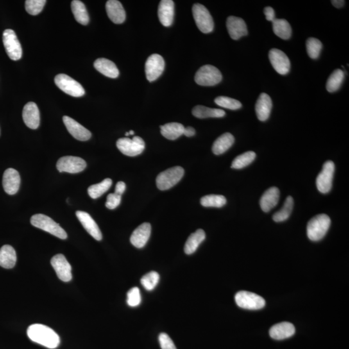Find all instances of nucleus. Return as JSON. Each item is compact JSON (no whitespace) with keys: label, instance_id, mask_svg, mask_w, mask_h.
I'll return each mask as SVG.
<instances>
[{"label":"nucleus","instance_id":"nucleus-1","mask_svg":"<svg viewBox=\"0 0 349 349\" xmlns=\"http://www.w3.org/2000/svg\"><path fill=\"white\" fill-rule=\"evenodd\" d=\"M27 336L31 340L49 348L58 347L60 337L52 328L42 324H33L27 329Z\"/></svg>","mask_w":349,"mask_h":349},{"label":"nucleus","instance_id":"nucleus-2","mask_svg":"<svg viewBox=\"0 0 349 349\" xmlns=\"http://www.w3.org/2000/svg\"><path fill=\"white\" fill-rule=\"evenodd\" d=\"M330 217L326 214L317 215L310 220L307 224L308 237L312 241H318L322 239L330 228Z\"/></svg>","mask_w":349,"mask_h":349},{"label":"nucleus","instance_id":"nucleus-3","mask_svg":"<svg viewBox=\"0 0 349 349\" xmlns=\"http://www.w3.org/2000/svg\"><path fill=\"white\" fill-rule=\"evenodd\" d=\"M31 223L35 227L51 233V234L60 238L61 239H67V233L61 227L60 224L56 223L55 221L47 215L44 214L34 215L31 217Z\"/></svg>","mask_w":349,"mask_h":349},{"label":"nucleus","instance_id":"nucleus-4","mask_svg":"<svg viewBox=\"0 0 349 349\" xmlns=\"http://www.w3.org/2000/svg\"><path fill=\"white\" fill-rule=\"evenodd\" d=\"M223 78L221 72L212 65H205L197 71L195 80L202 86H214L221 82Z\"/></svg>","mask_w":349,"mask_h":349},{"label":"nucleus","instance_id":"nucleus-5","mask_svg":"<svg viewBox=\"0 0 349 349\" xmlns=\"http://www.w3.org/2000/svg\"><path fill=\"white\" fill-rule=\"evenodd\" d=\"M192 12L197 26L202 33L208 34L214 30V20L205 6L200 4H195L193 6Z\"/></svg>","mask_w":349,"mask_h":349},{"label":"nucleus","instance_id":"nucleus-6","mask_svg":"<svg viewBox=\"0 0 349 349\" xmlns=\"http://www.w3.org/2000/svg\"><path fill=\"white\" fill-rule=\"evenodd\" d=\"M185 170L182 167L176 166L162 172L156 179L157 188L160 190L170 189L183 178Z\"/></svg>","mask_w":349,"mask_h":349},{"label":"nucleus","instance_id":"nucleus-7","mask_svg":"<svg viewBox=\"0 0 349 349\" xmlns=\"http://www.w3.org/2000/svg\"><path fill=\"white\" fill-rule=\"evenodd\" d=\"M235 302L238 307L247 310H259L265 306L261 296L248 291H240L235 294Z\"/></svg>","mask_w":349,"mask_h":349},{"label":"nucleus","instance_id":"nucleus-8","mask_svg":"<svg viewBox=\"0 0 349 349\" xmlns=\"http://www.w3.org/2000/svg\"><path fill=\"white\" fill-rule=\"evenodd\" d=\"M54 82L62 92L70 96L80 97L85 94V90L80 83L67 74H58L54 78Z\"/></svg>","mask_w":349,"mask_h":349},{"label":"nucleus","instance_id":"nucleus-9","mask_svg":"<svg viewBox=\"0 0 349 349\" xmlns=\"http://www.w3.org/2000/svg\"><path fill=\"white\" fill-rule=\"evenodd\" d=\"M117 146L124 155L135 157L143 152L145 143L142 138L135 136L132 139L128 137L121 138L117 140Z\"/></svg>","mask_w":349,"mask_h":349},{"label":"nucleus","instance_id":"nucleus-10","mask_svg":"<svg viewBox=\"0 0 349 349\" xmlns=\"http://www.w3.org/2000/svg\"><path fill=\"white\" fill-rule=\"evenodd\" d=\"M3 42L6 53L13 60H18L22 56L21 44L15 32L12 29H6L3 34Z\"/></svg>","mask_w":349,"mask_h":349},{"label":"nucleus","instance_id":"nucleus-11","mask_svg":"<svg viewBox=\"0 0 349 349\" xmlns=\"http://www.w3.org/2000/svg\"><path fill=\"white\" fill-rule=\"evenodd\" d=\"M334 171V163L331 160H328L324 164L322 170L316 179L317 188L322 194H327L331 190Z\"/></svg>","mask_w":349,"mask_h":349},{"label":"nucleus","instance_id":"nucleus-12","mask_svg":"<svg viewBox=\"0 0 349 349\" xmlns=\"http://www.w3.org/2000/svg\"><path fill=\"white\" fill-rule=\"evenodd\" d=\"M87 164L84 160L73 156H65L60 158L56 164L58 170L61 173H78L84 170Z\"/></svg>","mask_w":349,"mask_h":349},{"label":"nucleus","instance_id":"nucleus-13","mask_svg":"<svg viewBox=\"0 0 349 349\" xmlns=\"http://www.w3.org/2000/svg\"><path fill=\"white\" fill-rule=\"evenodd\" d=\"M165 67L164 58L158 54H151L145 65V72L149 81H153L162 74Z\"/></svg>","mask_w":349,"mask_h":349},{"label":"nucleus","instance_id":"nucleus-14","mask_svg":"<svg viewBox=\"0 0 349 349\" xmlns=\"http://www.w3.org/2000/svg\"><path fill=\"white\" fill-rule=\"evenodd\" d=\"M270 62L276 72L282 75L289 73L291 62L286 54L278 49H272L269 52Z\"/></svg>","mask_w":349,"mask_h":349},{"label":"nucleus","instance_id":"nucleus-15","mask_svg":"<svg viewBox=\"0 0 349 349\" xmlns=\"http://www.w3.org/2000/svg\"><path fill=\"white\" fill-rule=\"evenodd\" d=\"M51 264L60 280L63 282H69L71 280V266L64 255H54L51 260Z\"/></svg>","mask_w":349,"mask_h":349},{"label":"nucleus","instance_id":"nucleus-16","mask_svg":"<svg viewBox=\"0 0 349 349\" xmlns=\"http://www.w3.org/2000/svg\"><path fill=\"white\" fill-rule=\"evenodd\" d=\"M63 123L66 126L67 130L72 137L80 141H86L92 137L90 131L80 124L74 121L72 118L64 116L63 117Z\"/></svg>","mask_w":349,"mask_h":349},{"label":"nucleus","instance_id":"nucleus-17","mask_svg":"<svg viewBox=\"0 0 349 349\" xmlns=\"http://www.w3.org/2000/svg\"><path fill=\"white\" fill-rule=\"evenodd\" d=\"M23 120L28 128L36 130L40 125V112L37 105L33 102L27 103L23 110Z\"/></svg>","mask_w":349,"mask_h":349},{"label":"nucleus","instance_id":"nucleus-18","mask_svg":"<svg viewBox=\"0 0 349 349\" xmlns=\"http://www.w3.org/2000/svg\"><path fill=\"white\" fill-rule=\"evenodd\" d=\"M226 27L229 35L233 40H239L242 36L248 35L246 23L241 18L228 17L226 20Z\"/></svg>","mask_w":349,"mask_h":349},{"label":"nucleus","instance_id":"nucleus-19","mask_svg":"<svg viewBox=\"0 0 349 349\" xmlns=\"http://www.w3.org/2000/svg\"><path fill=\"white\" fill-rule=\"evenodd\" d=\"M77 218L82 224L83 228L85 229L88 233H90L95 239L97 241H101L103 239L101 231L97 225L96 222L91 217V215L87 212L82 211H77L76 212Z\"/></svg>","mask_w":349,"mask_h":349},{"label":"nucleus","instance_id":"nucleus-20","mask_svg":"<svg viewBox=\"0 0 349 349\" xmlns=\"http://www.w3.org/2000/svg\"><path fill=\"white\" fill-rule=\"evenodd\" d=\"M151 232V224L144 223L140 224L135 229L131 234L130 241L136 248H142L146 245L150 237Z\"/></svg>","mask_w":349,"mask_h":349},{"label":"nucleus","instance_id":"nucleus-21","mask_svg":"<svg viewBox=\"0 0 349 349\" xmlns=\"http://www.w3.org/2000/svg\"><path fill=\"white\" fill-rule=\"evenodd\" d=\"M21 179L19 173L13 168H9L4 172L3 187L9 195H15L19 190Z\"/></svg>","mask_w":349,"mask_h":349},{"label":"nucleus","instance_id":"nucleus-22","mask_svg":"<svg viewBox=\"0 0 349 349\" xmlns=\"http://www.w3.org/2000/svg\"><path fill=\"white\" fill-rule=\"evenodd\" d=\"M106 12L110 19L116 24H121L126 20L125 10L117 0H109L106 5Z\"/></svg>","mask_w":349,"mask_h":349},{"label":"nucleus","instance_id":"nucleus-23","mask_svg":"<svg viewBox=\"0 0 349 349\" xmlns=\"http://www.w3.org/2000/svg\"><path fill=\"white\" fill-rule=\"evenodd\" d=\"M296 329L293 324L282 322L276 324L270 330V336L276 340L289 338L295 334Z\"/></svg>","mask_w":349,"mask_h":349},{"label":"nucleus","instance_id":"nucleus-24","mask_svg":"<svg viewBox=\"0 0 349 349\" xmlns=\"http://www.w3.org/2000/svg\"><path fill=\"white\" fill-rule=\"evenodd\" d=\"M174 2L172 0H162L158 9V16L160 23L165 27L173 24L174 18Z\"/></svg>","mask_w":349,"mask_h":349},{"label":"nucleus","instance_id":"nucleus-25","mask_svg":"<svg viewBox=\"0 0 349 349\" xmlns=\"http://www.w3.org/2000/svg\"><path fill=\"white\" fill-rule=\"evenodd\" d=\"M273 108V102L271 97L266 94L259 95L255 104V112L257 119L260 121H266L269 119Z\"/></svg>","mask_w":349,"mask_h":349},{"label":"nucleus","instance_id":"nucleus-26","mask_svg":"<svg viewBox=\"0 0 349 349\" xmlns=\"http://www.w3.org/2000/svg\"><path fill=\"white\" fill-rule=\"evenodd\" d=\"M280 190L278 188L272 187L267 190L260 200L262 210L265 212H269L275 207L280 200Z\"/></svg>","mask_w":349,"mask_h":349},{"label":"nucleus","instance_id":"nucleus-27","mask_svg":"<svg viewBox=\"0 0 349 349\" xmlns=\"http://www.w3.org/2000/svg\"><path fill=\"white\" fill-rule=\"evenodd\" d=\"M94 67L97 71L109 78H116L119 75L117 65L108 59H97L94 63Z\"/></svg>","mask_w":349,"mask_h":349},{"label":"nucleus","instance_id":"nucleus-28","mask_svg":"<svg viewBox=\"0 0 349 349\" xmlns=\"http://www.w3.org/2000/svg\"><path fill=\"white\" fill-rule=\"evenodd\" d=\"M17 253L13 246L4 245L0 248V267L13 269L17 263Z\"/></svg>","mask_w":349,"mask_h":349},{"label":"nucleus","instance_id":"nucleus-29","mask_svg":"<svg viewBox=\"0 0 349 349\" xmlns=\"http://www.w3.org/2000/svg\"><path fill=\"white\" fill-rule=\"evenodd\" d=\"M234 137L230 133H225L215 140L212 146L215 155H219L226 152L234 143Z\"/></svg>","mask_w":349,"mask_h":349},{"label":"nucleus","instance_id":"nucleus-30","mask_svg":"<svg viewBox=\"0 0 349 349\" xmlns=\"http://www.w3.org/2000/svg\"><path fill=\"white\" fill-rule=\"evenodd\" d=\"M206 238L205 231L199 229L196 232L192 233L186 242L185 251L187 255L192 254L197 250L198 247Z\"/></svg>","mask_w":349,"mask_h":349},{"label":"nucleus","instance_id":"nucleus-31","mask_svg":"<svg viewBox=\"0 0 349 349\" xmlns=\"http://www.w3.org/2000/svg\"><path fill=\"white\" fill-rule=\"evenodd\" d=\"M185 127L178 122H171L160 126V132L163 137L169 140H176L184 135Z\"/></svg>","mask_w":349,"mask_h":349},{"label":"nucleus","instance_id":"nucleus-32","mask_svg":"<svg viewBox=\"0 0 349 349\" xmlns=\"http://www.w3.org/2000/svg\"><path fill=\"white\" fill-rule=\"evenodd\" d=\"M192 114L199 119L206 118H221L225 115V112L220 109L206 107L204 106H197L192 110Z\"/></svg>","mask_w":349,"mask_h":349},{"label":"nucleus","instance_id":"nucleus-33","mask_svg":"<svg viewBox=\"0 0 349 349\" xmlns=\"http://www.w3.org/2000/svg\"><path fill=\"white\" fill-rule=\"evenodd\" d=\"M71 10L77 22L86 26L90 22L89 15L85 5L78 0H74L71 3Z\"/></svg>","mask_w":349,"mask_h":349},{"label":"nucleus","instance_id":"nucleus-34","mask_svg":"<svg viewBox=\"0 0 349 349\" xmlns=\"http://www.w3.org/2000/svg\"><path fill=\"white\" fill-rule=\"evenodd\" d=\"M273 31L276 35L283 40L291 38L292 28L291 25L284 19H274L273 21Z\"/></svg>","mask_w":349,"mask_h":349},{"label":"nucleus","instance_id":"nucleus-35","mask_svg":"<svg viewBox=\"0 0 349 349\" xmlns=\"http://www.w3.org/2000/svg\"><path fill=\"white\" fill-rule=\"evenodd\" d=\"M345 78V74L341 69H336L330 74L326 84V88L329 93L337 92L340 88Z\"/></svg>","mask_w":349,"mask_h":349},{"label":"nucleus","instance_id":"nucleus-36","mask_svg":"<svg viewBox=\"0 0 349 349\" xmlns=\"http://www.w3.org/2000/svg\"><path fill=\"white\" fill-rule=\"evenodd\" d=\"M112 185V180L111 179H104L103 181L96 185L91 186L88 188V194L92 199H95L103 196L108 191Z\"/></svg>","mask_w":349,"mask_h":349},{"label":"nucleus","instance_id":"nucleus-37","mask_svg":"<svg viewBox=\"0 0 349 349\" xmlns=\"http://www.w3.org/2000/svg\"><path fill=\"white\" fill-rule=\"evenodd\" d=\"M293 207L294 199L291 196H289L286 199L282 209L273 215L274 221L277 222V223L286 221L289 218L292 210H293Z\"/></svg>","mask_w":349,"mask_h":349},{"label":"nucleus","instance_id":"nucleus-38","mask_svg":"<svg viewBox=\"0 0 349 349\" xmlns=\"http://www.w3.org/2000/svg\"><path fill=\"white\" fill-rule=\"evenodd\" d=\"M226 199L221 195H208L202 197L201 204L205 207L221 208L225 205Z\"/></svg>","mask_w":349,"mask_h":349},{"label":"nucleus","instance_id":"nucleus-39","mask_svg":"<svg viewBox=\"0 0 349 349\" xmlns=\"http://www.w3.org/2000/svg\"><path fill=\"white\" fill-rule=\"evenodd\" d=\"M255 153L253 151H247V152L237 156L233 160L231 167L233 169H241L248 166L255 160Z\"/></svg>","mask_w":349,"mask_h":349},{"label":"nucleus","instance_id":"nucleus-40","mask_svg":"<svg viewBox=\"0 0 349 349\" xmlns=\"http://www.w3.org/2000/svg\"><path fill=\"white\" fill-rule=\"evenodd\" d=\"M159 280V274L156 273V272L152 271L144 275L141 278L140 282H141V284L145 289L147 290V291H153L157 287Z\"/></svg>","mask_w":349,"mask_h":349},{"label":"nucleus","instance_id":"nucleus-41","mask_svg":"<svg viewBox=\"0 0 349 349\" xmlns=\"http://www.w3.org/2000/svg\"><path fill=\"white\" fill-rule=\"evenodd\" d=\"M307 51L309 57L312 59H317L320 54L322 49V43L315 38H310L306 43Z\"/></svg>","mask_w":349,"mask_h":349},{"label":"nucleus","instance_id":"nucleus-42","mask_svg":"<svg viewBox=\"0 0 349 349\" xmlns=\"http://www.w3.org/2000/svg\"><path fill=\"white\" fill-rule=\"evenodd\" d=\"M215 103L220 107L231 110H237L242 107V104L237 100L229 98L227 97H219L215 99Z\"/></svg>","mask_w":349,"mask_h":349},{"label":"nucleus","instance_id":"nucleus-43","mask_svg":"<svg viewBox=\"0 0 349 349\" xmlns=\"http://www.w3.org/2000/svg\"><path fill=\"white\" fill-rule=\"evenodd\" d=\"M45 0H27L26 9L27 12L31 15H37L42 12L45 4Z\"/></svg>","mask_w":349,"mask_h":349},{"label":"nucleus","instance_id":"nucleus-44","mask_svg":"<svg viewBox=\"0 0 349 349\" xmlns=\"http://www.w3.org/2000/svg\"><path fill=\"white\" fill-rule=\"evenodd\" d=\"M127 303L131 307H136L141 303L142 298L139 288L133 287L128 292Z\"/></svg>","mask_w":349,"mask_h":349},{"label":"nucleus","instance_id":"nucleus-45","mask_svg":"<svg viewBox=\"0 0 349 349\" xmlns=\"http://www.w3.org/2000/svg\"><path fill=\"white\" fill-rule=\"evenodd\" d=\"M158 340L162 349H177L173 340L166 333H161L158 336Z\"/></svg>","mask_w":349,"mask_h":349},{"label":"nucleus","instance_id":"nucleus-46","mask_svg":"<svg viewBox=\"0 0 349 349\" xmlns=\"http://www.w3.org/2000/svg\"><path fill=\"white\" fill-rule=\"evenodd\" d=\"M121 196L116 194H109L107 197V201L106 206L110 210H114L121 204Z\"/></svg>","mask_w":349,"mask_h":349},{"label":"nucleus","instance_id":"nucleus-47","mask_svg":"<svg viewBox=\"0 0 349 349\" xmlns=\"http://www.w3.org/2000/svg\"><path fill=\"white\" fill-rule=\"evenodd\" d=\"M264 13L265 16H266V19L268 21L273 22L274 19H275V12L273 8L271 7H267L264 9Z\"/></svg>","mask_w":349,"mask_h":349},{"label":"nucleus","instance_id":"nucleus-48","mask_svg":"<svg viewBox=\"0 0 349 349\" xmlns=\"http://www.w3.org/2000/svg\"><path fill=\"white\" fill-rule=\"evenodd\" d=\"M126 188V184L122 181H120L117 184L116 187H115V194L122 196V195L125 192Z\"/></svg>","mask_w":349,"mask_h":349},{"label":"nucleus","instance_id":"nucleus-49","mask_svg":"<svg viewBox=\"0 0 349 349\" xmlns=\"http://www.w3.org/2000/svg\"><path fill=\"white\" fill-rule=\"evenodd\" d=\"M195 134H196V130H195L192 127H187V128H185V131H184V135L187 136L188 137H193Z\"/></svg>","mask_w":349,"mask_h":349},{"label":"nucleus","instance_id":"nucleus-50","mask_svg":"<svg viewBox=\"0 0 349 349\" xmlns=\"http://www.w3.org/2000/svg\"><path fill=\"white\" fill-rule=\"evenodd\" d=\"M331 3L335 8H341L345 4V1H343V0H332Z\"/></svg>","mask_w":349,"mask_h":349},{"label":"nucleus","instance_id":"nucleus-51","mask_svg":"<svg viewBox=\"0 0 349 349\" xmlns=\"http://www.w3.org/2000/svg\"><path fill=\"white\" fill-rule=\"evenodd\" d=\"M129 133H130V135H134V131L131 130L130 131H129Z\"/></svg>","mask_w":349,"mask_h":349},{"label":"nucleus","instance_id":"nucleus-52","mask_svg":"<svg viewBox=\"0 0 349 349\" xmlns=\"http://www.w3.org/2000/svg\"><path fill=\"white\" fill-rule=\"evenodd\" d=\"M125 135L126 136V137H128V136H130V133H129V132H127Z\"/></svg>","mask_w":349,"mask_h":349}]
</instances>
